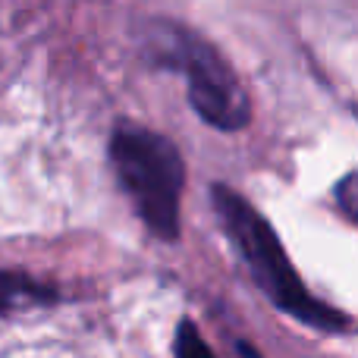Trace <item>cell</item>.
Instances as JSON below:
<instances>
[{"mask_svg":"<svg viewBox=\"0 0 358 358\" xmlns=\"http://www.w3.org/2000/svg\"><path fill=\"white\" fill-rule=\"evenodd\" d=\"M355 173H346L343 176V182L336 185V201H340V210L346 214V220H355V208H358V201H355Z\"/></svg>","mask_w":358,"mask_h":358,"instance_id":"8992f818","label":"cell"},{"mask_svg":"<svg viewBox=\"0 0 358 358\" xmlns=\"http://www.w3.org/2000/svg\"><path fill=\"white\" fill-rule=\"evenodd\" d=\"M142 57L157 69L185 76L189 104L208 126L220 132H239L248 126L252 107L236 69L189 25L151 19L142 29Z\"/></svg>","mask_w":358,"mask_h":358,"instance_id":"7a4b0ae2","label":"cell"},{"mask_svg":"<svg viewBox=\"0 0 358 358\" xmlns=\"http://www.w3.org/2000/svg\"><path fill=\"white\" fill-rule=\"evenodd\" d=\"M57 289L31 280L29 273L19 271H0V315L22 308H35V305H50L57 302Z\"/></svg>","mask_w":358,"mask_h":358,"instance_id":"277c9868","label":"cell"},{"mask_svg":"<svg viewBox=\"0 0 358 358\" xmlns=\"http://www.w3.org/2000/svg\"><path fill=\"white\" fill-rule=\"evenodd\" d=\"M210 201L220 217L223 229H227L229 242L236 245V252L242 255L248 273H252L255 286L273 302V308H280L283 315L296 317L305 327H315L321 334H346L352 327L349 315H343L340 308L321 302L317 296H311L302 286L296 267H292L289 255H286L283 242H280L277 229L267 223L264 214L252 208L236 189L223 182L210 185Z\"/></svg>","mask_w":358,"mask_h":358,"instance_id":"6da1fadb","label":"cell"},{"mask_svg":"<svg viewBox=\"0 0 358 358\" xmlns=\"http://www.w3.org/2000/svg\"><path fill=\"white\" fill-rule=\"evenodd\" d=\"M173 352L179 358H189V355H201V358H210V346L198 336L195 324L192 321H179L176 327V343H173Z\"/></svg>","mask_w":358,"mask_h":358,"instance_id":"5b68a950","label":"cell"},{"mask_svg":"<svg viewBox=\"0 0 358 358\" xmlns=\"http://www.w3.org/2000/svg\"><path fill=\"white\" fill-rule=\"evenodd\" d=\"M110 164L145 227L157 239L176 242L185 185V164L176 145L164 132L120 120L110 136Z\"/></svg>","mask_w":358,"mask_h":358,"instance_id":"3957f363","label":"cell"}]
</instances>
